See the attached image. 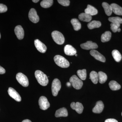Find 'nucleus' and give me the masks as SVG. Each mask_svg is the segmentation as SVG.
I'll return each instance as SVG.
<instances>
[{
    "instance_id": "nucleus-10",
    "label": "nucleus",
    "mask_w": 122,
    "mask_h": 122,
    "mask_svg": "<svg viewBox=\"0 0 122 122\" xmlns=\"http://www.w3.org/2000/svg\"><path fill=\"white\" fill-rule=\"evenodd\" d=\"M81 48L83 49L86 50H93L97 49L98 47L97 45L95 43H94L92 41H87L86 42L81 44Z\"/></svg>"
},
{
    "instance_id": "nucleus-7",
    "label": "nucleus",
    "mask_w": 122,
    "mask_h": 122,
    "mask_svg": "<svg viewBox=\"0 0 122 122\" xmlns=\"http://www.w3.org/2000/svg\"><path fill=\"white\" fill-rule=\"evenodd\" d=\"M40 108L43 110H47L50 107V104L46 97L42 96L40 97L38 101Z\"/></svg>"
},
{
    "instance_id": "nucleus-21",
    "label": "nucleus",
    "mask_w": 122,
    "mask_h": 122,
    "mask_svg": "<svg viewBox=\"0 0 122 122\" xmlns=\"http://www.w3.org/2000/svg\"><path fill=\"white\" fill-rule=\"evenodd\" d=\"M102 6L106 15L108 16H110L113 12L112 8L111 5L109 4L107 2H103L102 3Z\"/></svg>"
},
{
    "instance_id": "nucleus-26",
    "label": "nucleus",
    "mask_w": 122,
    "mask_h": 122,
    "mask_svg": "<svg viewBox=\"0 0 122 122\" xmlns=\"http://www.w3.org/2000/svg\"><path fill=\"white\" fill-rule=\"evenodd\" d=\"M98 81L101 84L104 83L106 82L107 79V76L106 73L104 72L100 71L98 73Z\"/></svg>"
},
{
    "instance_id": "nucleus-11",
    "label": "nucleus",
    "mask_w": 122,
    "mask_h": 122,
    "mask_svg": "<svg viewBox=\"0 0 122 122\" xmlns=\"http://www.w3.org/2000/svg\"><path fill=\"white\" fill-rule=\"evenodd\" d=\"M34 44L37 49L41 53H45L47 48L45 45L41 42L39 39H37L34 41Z\"/></svg>"
},
{
    "instance_id": "nucleus-32",
    "label": "nucleus",
    "mask_w": 122,
    "mask_h": 122,
    "mask_svg": "<svg viewBox=\"0 0 122 122\" xmlns=\"http://www.w3.org/2000/svg\"><path fill=\"white\" fill-rule=\"evenodd\" d=\"M111 29L113 32H116L117 31L118 29L120 26V24L111 23L110 25Z\"/></svg>"
},
{
    "instance_id": "nucleus-13",
    "label": "nucleus",
    "mask_w": 122,
    "mask_h": 122,
    "mask_svg": "<svg viewBox=\"0 0 122 122\" xmlns=\"http://www.w3.org/2000/svg\"><path fill=\"white\" fill-rule=\"evenodd\" d=\"M70 106L73 110L79 114H81L83 112V107L81 103L79 102H72Z\"/></svg>"
},
{
    "instance_id": "nucleus-20",
    "label": "nucleus",
    "mask_w": 122,
    "mask_h": 122,
    "mask_svg": "<svg viewBox=\"0 0 122 122\" xmlns=\"http://www.w3.org/2000/svg\"><path fill=\"white\" fill-rule=\"evenodd\" d=\"M79 19L82 21L84 22H90L92 20V17L91 15L87 13H82L79 14L78 16Z\"/></svg>"
},
{
    "instance_id": "nucleus-42",
    "label": "nucleus",
    "mask_w": 122,
    "mask_h": 122,
    "mask_svg": "<svg viewBox=\"0 0 122 122\" xmlns=\"http://www.w3.org/2000/svg\"><path fill=\"white\" fill-rule=\"evenodd\" d=\"M1 38V35H0V38Z\"/></svg>"
},
{
    "instance_id": "nucleus-25",
    "label": "nucleus",
    "mask_w": 122,
    "mask_h": 122,
    "mask_svg": "<svg viewBox=\"0 0 122 122\" xmlns=\"http://www.w3.org/2000/svg\"><path fill=\"white\" fill-rule=\"evenodd\" d=\"M109 86L111 89L113 91L118 90L121 88V86L115 81H111L109 83Z\"/></svg>"
},
{
    "instance_id": "nucleus-30",
    "label": "nucleus",
    "mask_w": 122,
    "mask_h": 122,
    "mask_svg": "<svg viewBox=\"0 0 122 122\" xmlns=\"http://www.w3.org/2000/svg\"><path fill=\"white\" fill-rule=\"evenodd\" d=\"M77 74L81 80H85L86 78V69L78 70L77 71Z\"/></svg>"
},
{
    "instance_id": "nucleus-18",
    "label": "nucleus",
    "mask_w": 122,
    "mask_h": 122,
    "mask_svg": "<svg viewBox=\"0 0 122 122\" xmlns=\"http://www.w3.org/2000/svg\"><path fill=\"white\" fill-rule=\"evenodd\" d=\"M85 13L91 16L96 15L98 13L97 10L93 6L89 5H87V8L85 9Z\"/></svg>"
},
{
    "instance_id": "nucleus-27",
    "label": "nucleus",
    "mask_w": 122,
    "mask_h": 122,
    "mask_svg": "<svg viewBox=\"0 0 122 122\" xmlns=\"http://www.w3.org/2000/svg\"><path fill=\"white\" fill-rule=\"evenodd\" d=\"M90 78L94 84H96L98 83V74L97 72L94 71H92L90 73Z\"/></svg>"
},
{
    "instance_id": "nucleus-29",
    "label": "nucleus",
    "mask_w": 122,
    "mask_h": 122,
    "mask_svg": "<svg viewBox=\"0 0 122 122\" xmlns=\"http://www.w3.org/2000/svg\"><path fill=\"white\" fill-rule=\"evenodd\" d=\"M53 3V0H44L41 2V5L42 8H48L52 5Z\"/></svg>"
},
{
    "instance_id": "nucleus-3",
    "label": "nucleus",
    "mask_w": 122,
    "mask_h": 122,
    "mask_svg": "<svg viewBox=\"0 0 122 122\" xmlns=\"http://www.w3.org/2000/svg\"><path fill=\"white\" fill-rule=\"evenodd\" d=\"M52 36L54 41L59 45L63 44L65 42V38L63 34L59 31L55 30L52 33Z\"/></svg>"
},
{
    "instance_id": "nucleus-17",
    "label": "nucleus",
    "mask_w": 122,
    "mask_h": 122,
    "mask_svg": "<svg viewBox=\"0 0 122 122\" xmlns=\"http://www.w3.org/2000/svg\"><path fill=\"white\" fill-rule=\"evenodd\" d=\"M68 115L67 109L65 107H62L57 110L55 113V116L56 117H66L68 116Z\"/></svg>"
},
{
    "instance_id": "nucleus-15",
    "label": "nucleus",
    "mask_w": 122,
    "mask_h": 122,
    "mask_svg": "<svg viewBox=\"0 0 122 122\" xmlns=\"http://www.w3.org/2000/svg\"><path fill=\"white\" fill-rule=\"evenodd\" d=\"M14 31L18 39L20 40L23 39L24 36V31L22 26L20 25L16 26Z\"/></svg>"
},
{
    "instance_id": "nucleus-23",
    "label": "nucleus",
    "mask_w": 122,
    "mask_h": 122,
    "mask_svg": "<svg viewBox=\"0 0 122 122\" xmlns=\"http://www.w3.org/2000/svg\"><path fill=\"white\" fill-rule=\"evenodd\" d=\"M101 22L98 21L93 20L87 24V27L90 29L98 28L101 26Z\"/></svg>"
},
{
    "instance_id": "nucleus-1",
    "label": "nucleus",
    "mask_w": 122,
    "mask_h": 122,
    "mask_svg": "<svg viewBox=\"0 0 122 122\" xmlns=\"http://www.w3.org/2000/svg\"><path fill=\"white\" fill-rule=\"evenodd\" d=\"M35 75L39 84L43 86L48 85L49 82L48 77L43 72L41 71L36 70L35 72Z\"/></svg>"
},
{
    "instance_id": "nucleus-22",
    "label": "nucleus",
    "mask_w": 122,
    "mask_h": 122,
    "mask_svg": "<svg viewBox=\"0 0 122 122\" xmlns=\"http://www.w3.org/2000/svg\"><path fill=\"white\" fill-rule=\"evenodd\" d=\"M111 33L109 31H106L101 36V41L103 42L109 41L111 38Z\"/></svg>"
},
{
    "instance_id": "nucleus-37",
    "label": "nucleus",
    "mask_w": 122,
    "mask_h": 122,
    "mask_svg": "<svg viewBox=\"0 0 122 122\" xmlns=\"http://www.w3.org/2000/svg\"><path fill=\"white\" fill-rule=\"evenodd\" d=\"M22 122H32L29 119H25L22 121Z\"/></svg>"
},
{
    "instance_id": "nucleus-6",
    "label": "nucleus",
    "mask_w": 122,
    "mask_h": 122,
    "mask_svg": "<svg viewBox=\"0 0 122 122\" xmlns=\"http://www.w3.org/2000/svg\"><path fill=\"white\" fill-rule=\"evenodd\" d=\"M16 79L18 82L24 87H27L29 85L28 78L21 73H19L16 75Z\"/></svg>"
},
{
    "instance_id": "nucleus-34",
    "label": "nucleus",
    "mask_w": 122,
    "mask_h": 122,
    "mask_svg": "<svg viewBox=\"0 0 122 122\" xmlns=\"http://www.w3.org/2000/svg\"><path fill=\"white\" fill-rule=\"evenodd\" d=\"M8 10L6 5L3 4H0V13H2L6 12Z\"/></svg>"
},
{
    "instance_id": "nucleus-4",
    "label": "nucleus",
    "mask_w": 122,
    "mask_h": 122,
    "mask_svg": "<svg viewBox=\"0 0 122 122\" xmlns=\"http://www.w3.org/2000/svg\"><path fill=\"white\" fill-rule=\"evenodd\" d=\"M70 82L76 89H80L83 86L82 81L75 75H73L71 77Z\"/></svg>"
},
{
    "instance_id": "nucleus-8",
    "label": "nucleus",
    "mask_w": 122,
    "mask_h": 122,
    "mask_svg": "<svg viewBox=\"0 0 122 122\" xmlns=\"http://www.w3.org/2000/svg\"><path fill=\"white\" fill-rule=\"evenodd\" d=\"M8 93L10 96L17 102H20L21 101V98L20 96L13 88L11 87H9Z\"/></svg>"
},
{
    "instance_id": "nucleus-41",
    "label": "nucleus",
    "mask_w": 122,
    "mask_h": 122,
    "mask_svg": "<svg viewBox=\"0 0 122 122\" xmlns=\"http://www.w3.org/2000/svg\"><path fill=\"white\" fill-rule=\"evenodd\" d=\"M75 55V56H77V54H76Z\"/></svg>"
},
{
    "instance_id": "nucleus-38",
    "label": "nucleus",
    "mask_w": 122,
    "mask_h": 122,
    "mask_svg": "<svg viewBox=\"0 0 122 122\" xmlns=\"http://www.w3.org/2000/svg\"><path fill=\"white\" fill-rule=\"evenodd\" d=\"M39 0H33L32 1L33 2H34V3H37V2H38V1H39Z\"/></svg>"
},
{
    "instance_id": "nucleus-43",
    "label": "nucleus",
    "mask_w": 122,
    "mask_h": 122,
    "mask_svg": "<svg viewBox=\"0 0 122 122\" xmlns=\"http://www.w3.org/2000/svg\"></svg>"
},
{
    "instance_id": "nucleus-40",
    "label": "nucleus",
    "mask_w": 122,
    "mask_h": 122,
    "mask_svg": "<svg viewBox=\"0 0 122 122\" xmlns=\"http://www.w3.org/2000/svg\"><path fill=\"white\" fill-rule=\"evenodd\" d=\"M120 31H121V29L119 28L117 30L118 32H120Z\"/></svg>"
},
{
    "instance_id": "nucleus-39",
    "label": "nucleus",
    "mask_w": 122,
    "mask_h": 122,
    "mask_svg": "<svg viewBox=\"0 0 122 122\" xmlns=\"http://www.w3.org/2000/svg\"><path fill=\"white\" fill-rule=\"evenodd\" d=\"M71 83H70V82H67V86H71Z\"/></svg>"
},
{
    "instance_id": "nucleus-19",
    "label": "nucleus",
    "mask_w": 122,
    "mask_h": 122,
    "mask_svg": "<svg viewBox=\"0 0 122 122\" xmlns=\"http://www.w3.org/2000/svg\"><path fill=\"white\" fill-rule=\"evenodd\" d=\"M112 8V12L116 15H122V8L117 4H112L111 5Z\"/></svg>"
},
{
    "instance_id": "nucleus-9",
    "label": "nucleus",
    "mask_w": 122,
    "mask_h": 122,
    "mask_svg": "<svg viewBox=\"0 0 122 122\" xmlns=\"http://www.w3.org/2000/svg\"><path fill=\"white\" fill-rule=\"evenodd\" d=\"M29 20L34 23H37L39 20V17L36 11L34 8L30 9L29 12Z\"/></svg>"
},
{
    "instance_id": "nucleus-35",
    "label": "nucleus",
    "mask_w": 122,
    "mask_h": 122,
    "mask_svg": "<svg viewBox=\"0 0 122 122\" xmlns=\"http://www.w3.org/2000/svg\"><path fill=\"white\" fill-rule=\"evenodd\" d=\"M105 122H118L117 120L114 119H108L105 120Z\"/></svg>"
},
{
    "instance_id": "nucleus-31",
    "label": "nucleus",
    "mask_w": 122,
    "mask_h": 122,
    "mask_svg": "<svg viewBox=\"0 0 122 122\" xmlns=\"http://www.w3.org/2000/svg\"><path fill=\"white\" fill-rule=\"evenodd\" d=\"M108 20L112 23L119 24H122V18L118 17H110Z\"/></svg>"
},
{
    "instance_id": "nucleus-14",
    "label": "nucleus",
    "mask_w": 122,
    "mask_h": 122,
    "mask_svg": "<svg viewBox=\"0 0 122 122\" xmlns=\"http://www.w3.org/2000/svg\"><path fill=\"white\" fill-rule=\"evenodd\" d=\"M65 54L68 56H73L75 55L77 51L71 45H66L64 48Z\"/></svg>"
},
{
    "instance_id": "nucleus-33",
    "label": "nucleus",
    "mask_w": 122,
    "mask_h": 122,
    "mask_svg": "<svg viewBox=\"0 0 122 122\" xmlns=\"http://www.w3.org/2000/svg\"><path fill=\"white\" fill-rule=\"evenodd\" d=\"M58 2L59 4L64 6L69 5L70 1L69 0H58Z\"/></svg>"
},
{
    "instance_id": "nucleus-36",
    "label": "nucleus",
    "mask_w": 122,
    "mask_h": 122,
    "mask_svg": "<svg viewBox=\"0 0 122 122\" xmlns=\"http://www.w3.org/2000/svg\"><path fill=\"white\" fill-rule=\"evenodd\" d=\"M5 73V70L3 67L0 66V74H4Z\"/></svg>"
},
{
    "instance_id": "nucleus-12",
    "label": "nucleus",
    "mask_w": 122,
    "mask_h": 122,
    "mask_svg": "<svg viewBox=\"0 0 122 122\" xmlns=\"http://www.w3.org/2000/svg\"><path fill=\"white\" fill-rule=\"evenodd\" d=\"M90 54L92 56L97 60L102 62H104L106 61L105 57L97 51L95 50H92L90 52Z\"/></svg>"
},
{
    "instance_id": "nucleus-2",
    "label": "nucleus",
    "mask_w": 122,
    "mask_h": 122,
    "mask_svg": "<svg viewBox=\"0 0 122 122\" xmlns=\"http://www.w3.org/2000/svg\"><path fill=\"white\" fill-rule=\"evenodd\" d=\"M55 62L57 65L62 68H67L70 66L69 61L65 57L59 55H56L54 58Z\"/></svg>"
},
{
    "instance_id": "nucleus-28",
    "label": "nucleus",
    "mask_w": 122,
    "mask_h": 122,
    "mask_svg": "<svg viewBox=\"0 0 122 122\" xmlns=\"http://www.w3.org/2000/svg\"><path fill=\"white\" fill-rule=\"evenodd\" d=\"M112 53L113 57L116 62H119L121 61L122 58V56L118 51L114 50L112 51Z\"/></svg>"
},
{
    "instance_id": "nucleus-5",
    "label": "nucleus",
    "mask_w": 122,
    "mask_h": 122,
    "mask_svg": "<svg viewBox=\"0 0 122 122\" xmlns=\"http://www.w3.org/2000/svg\"><path fill=\"white\" fill-rule=\"evenodd\" d=\"M61 88V81L58 79H55L52 84V92L53 96H57Z\"/></svg>"
},
{
    "instance_id": "nucleus-16",
    "label": "nucleus",
    "mask_w": 122,
    "mask_h": 122,
    "mask_svg": "<svg viewBox=\"0 0 122 122\" xmlns=\"http://www.w3.org/2000/svg\"><path fill=\"white\" fill-rule=\"evenodd\" d=\"M103 103L101 101H98L96 103V106L93 108L92 111L95 113H100L104 109Z\"/></svg>"
},
{
    "instance_id": "nucleus-24",
    "label": "nucleus",
    "mask_w": 122,
    "mask_h": 122,
    "mask_svg": "<svg viewBox=\"0 0 122 122\" xmlns=\"http://www.w3.org/2000/svg\"><path fill=\"white\" fill-rule=\"evenodd\" d=\"M71 22L75 30L77 31L81 29V24L77 19L76 18L72 19Z\"/></svg>"
}]
</instances>
